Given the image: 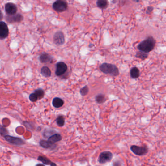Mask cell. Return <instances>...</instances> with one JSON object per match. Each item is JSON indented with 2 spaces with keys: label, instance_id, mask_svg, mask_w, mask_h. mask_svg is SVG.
Listing matches in <instances>:
<instances>
[{
  "label": "cell",
  "instance_id": "cell-16",
  "mask_svg": "<svg viewBox=\"0 0 166 166\" xmlns=\"http://www.w3.org/2000/svg\"><path fill=\"white\" fill-rule=\"evenodd\" d=\"M62 139V136L59 134H55L51 136H50L48 139V141L52 143H55L56 142H59Z\"/></svg>",
  "mask_w": 166,
  "mask_h": 166
},
{
  "label": "cell",
  "instance_id": "cell-27",
  "mask_svg": "<svg viewBox=\"0 0 166 166\" xmlns=\"http://www.w3.org/2000/svg\"><path fill=\"white\" fill-rule=\"evenodd\" d=\"M153 10H154V7L152 6H149L147 7V10H146V13L147 14H151Z\"/></svg>",
  "mask_w": 166,
  "mask_h": 166
},
{
  "label": "cell",
  "instance_id": "cell-23",
  "mask_svg": "<svg viewBox=\"0 0 166 166\" xmlns=\"http://www.w3.org/2000/svg\"><path fill=\"white\" fill-rule=\"evenodd\" d=\"M34 93L36 95L38 99H42L44 97V94H45L44 91L41 89L36 90L35 91Z\"/></svg>",
  "mask_w": 166,
  "mask_h": 166
},
{
  "label": "cell",
  "instance_id": "cell-11",
  "mask_svg": "<svg viewBox=\"0 0 166 166\" xmlns=\"http://www.w3.org/2000/svg\"><path fill=\"white\" fill-rule=\"evenodd\" d=\"M5 138L6 141L15 145H22L24 144L23 140L19 138H15L8 135H5Z\"/></svg>",
  "mask_w": 166,
  "mask_h": 166
},
{
  "label": "cell",
  "instance_id": "cell-9",
  "mask_svg": "<svg viewBox=\"0 0 166 166\" xmlns=\"http://www.w3.org/2000/svg\"><path fill=\"white\" fill-rule=\"evenodd\" d=\"M23 16L20 14H15L14 15H6V21L9 23H19L23 20Z\"/></svg>",
  "mask_w": 166,
  "mask_h": 166
},
{
  "label": "cell",
  "instance_id": "cell-4",
  "mask_svg": "<svg viewBox=\"0 0 166 166\" xmlns=\"http://www.w3.org/2000/svg\"><path fill=\"white\" fill-rule=\"evenodd\" d=\"M113 157V155L111 151H104L100 154L98 162L101 164H106L111 161Z\"/></svg>",
  "mask_w": 166,
  "mask_h": 166
},
{
  "label": "cell",
  "instance_id": "cell-14",
  "mask_svg": "<svg viewBox=\"0 0 166 166\" xmlns=\"http://www.w3.org/2000/svg\"><path fill=\"white\" fill-rule=\"evenodd\" d=\"M130 73L131 78H132V79H138L140 75L139 70L136 67H134L132 68L130 70Z\"/></svg>",
  "mask_w": 166,
  "mask_h": 166
},
{
  "label": "cell",
  "instance_id": "cell-19",
  "mask_svg": "<svg viewBox=\"0 0 166 166\" xmlns=\"http://www.w3.org/2000/svg\"><path fill=\"white\" fill-rule=\"evenodd\" d=\"M41 74L45 77H49L51 74V72L48 67L44 66L41 68Z\"/></svg>",
  "mask_w": 166,
  "mask_h": 166
},
{
  "label": "cell",
  "instance_id": "cell-1",
  "mask_svg": "<svg viewBox=\"0 0 166 166\" xmlns=\"http://www.w3.org/2000/svg\"><path fill=\"white\" fill-rule=\"evenodd\" d=\"M155 45V40L152 36H149L139 44L138 48L139 51L149 53L154 49Z\"/></svg>",
  "mask_w": 166,
  "mask_h": 166
},
{
  "label": "cell",
  "instance_id": "cell-28",
  "mask_svg": "<svg viewBox=\"0 0 166 166\" xmlns=\"http://www.w3.org/2000/svg\"><path fill=\"white\" fill-rule=\"evenodd\" d=\"M4 18V14L0 11V21H2Z\"/></svg>",
  "mask_w": 166,
  "mask_h": 166
},
{
  "label": "cell",
  "instance_id": "cell-24",
  "mask_svg": "<svg viewBox=\"0 0 166 166\" xmlns=\"http://www.w3.org/2000/svg\"><path fill=\"white\" fill-rule=\"evenodd\" d=\"M38 160L42 162L45 165H50L52 162L48 159L43 156H39Z\"/></svg>",
  "mask_w": 166,
  "mask_h": 166
},
{
  "label": "cell",
  "instance_id": "cell-18",
  "mask_svg": "<svg viewBox=\"0 0 166 166\" xmlns=\"http://www.w3.org/2000/svg\"><path fill=\"white\" fill-rule=\"evenodd\" d=\"M96 101L99 104H102L106 101L105 96L102 94H98L96 96Z\"/></svg>",
  "mask_w": 166,
  "mask_h": 166
},
{
  "label": "cell",
  "instance_id": "cell-10",
  "mask_svg": "<svg viewBox=\"0 0 166 166\" xmlns=\"http://www.w3.org/2000/svg\"><path fill=\"white\" fill-rule=\"evenodd\" d=\"M17 6L13 3L8 2L5 6V11L7 15H14L17 13Z\"/></svg>",
  "mask_w": 166,
  "mask_h": 166
},
{
  "label": "cell",
  "instance_id": "cell-22",
  "mask_svg": "<svg viewBox=\"0 0 166 166\" xmlns=\"http://www.w3.org/2000/svg\"><path fill=\"white\" fill-rule=\"evenodd\" d=\"M79 92H80V95H81L82 96H85L87 95L88 93V87L87 85H85V86H83L82 88L80 89Z\"/></svg>",
  "mask_w": 166,
  "mask_h": 166
},
{
  "label": "cell",
  "instance_id": "cell-26",
  "mask_svg": "<svg viewBox=\"0 0 166 166\" xmlns=\"http://www.w3.org/2000/svg\"><path fill=\"white\" fill-rule=\"evenodd\" d=\"M0 134L3 135H6L7 134V130L1 125H0Z\"/></svg>",
  "mask_w": 166,
  "mask_h": 166
},
{
  "label": "cell",
  "instance_id": "cell-12",
  "mask_svg": "<svg viewBox=\"0 0 166 166\" xmlns=\"http://www.w3.org/2000/svg\"><path fill=\"white\" fill-rule=\"evenodd\" d=\"M39 60L42 63H48L51 62L53 60V57L47 53H43L39 57Z\"/></svg>",
  "mask_w": 166,
  "mask_h": 166
},
{
  "label": "cell",
  "instance_id": "cell-6",
  "mask_svg": "<svg viewBox=\"0 0 166 166\" xmlns=\"http://www.w3.org/2000/svg\"><path fill=\"white\" fill-rule=\"evenodd\" d=\"M56 69L55 71V74L57 76H61L63 75L67 71V66L66 64L63 62H58L56 66Z\"/></svg>",
  "mask_w": 166,
  "mask_h": 166
},
{
  "label": "cell",
  "instance_id": "cell-3",
  "mask_svg": "<svg viewBox=\"0 0 166 166\" xmlns=\"http://www.w3.org/2000/svg\"><path fill=\"white\" fill-rule=\"evenodd\" d=\"M53 9L58 12H62L66 11L68 8V3L66 0H57L52 6Z\"/></svg>",
  "mask_w": 166,
  "mask_h": 166
},
{
  "label": "cell",
  "instance_id": "cell-25",
  "mask_svg": "<svg viewBox=\"0 0 166 166\" xmlns=\"http://www.w3.org/2000/svg\"><path fill=\"white\" fill-rule=\"evenodd\" d=\"M29 98V100L32 102H35L38 99V97H37V96L35 93H32V94H30Z\"/></svg>",
  "mask_w": 166,
  "mask_h": 166
},
{
  "label": "cell",
  "instance_id": "cell-15",
  "mask_svg": "<svg viewBox=\"0 0 166 166\" xmlns=\"http://www.w3.org/2000/svg\"><path fill=\"white\" fill-rule=\"evenodd\" d=\"M52 104L55 108H60L64 104V101L60 97H55L53 99Z\"/></svg>",
  "mask_w": 166,
  "mask_h": 166
},
{
  "label": "cell",
  "instance_id": "cell-20",
  "mask_svg": "<svg viewBox=\"0 0 166 166\" xmlns=\"http://www.w3.org/2000/svg\"><path fill=\"white\" fill-rule=\"evenodd\" d=\"M135 57L136 58H140L141 60H144L148 57V53L140 51L136 53Z\"/></svg>",
  "mask_w": 166,
  "mask_h": 166
},
{
  "label": "cell",
  "instance_id": "cell-5",
  "mask_svg": "<svg viewBox=\"0 0 166 166\" xmlns=\"http://www.w3.org/2000/svg\"><path fill=\"white\" fill-rule=\"evenodd\" d=\"M131 151L136 155L142 156L147 154L148 152V148L147 146H138L136 145L131 146Z\"/></svg>",
  "mask_w": 166,
  "mask_h": 166
},
{
  "label": "cell",
  "instance_id": "cell-13",
  "mask_svg": "<svg viewBox=\"0 0 166 166\" xmlns=\"http://www.w3.org/2000/svg\"><path fill=\"white\" fill-rule=\"evenodd\" d=\"M40 144L41 147L45 149H54L56 147V145L55 143H52L49 141L46 140H41L40 142Z\"/></svg>",
  "mask_w": 166,
  "mask_h": 166
},
{
  "label": "cell",
  "instance_id": "cell-21",
  "mask_svg": "<svg viewBox=\"0 0 166 166\" xmlns=\"http://www.w3.org/2000/svg\"><path fill=\"white\" fill-rule=\"evenodd\" d=\"M57 124L59 127H63L65 124V119L63 116H60L57 117L56 119Z\"/></svg>",
  "mask_w": 166,
  "mask_h": 166
},
{
  "label": "cell",
  "instance_id": "cell-17",
  "mask_svg": "<svg viewBox=\"0 0 166 166\" xmlns=\"http://www.w3.org/2000/svg\"><path fill=\"white\" fill-rule=\"evenodd\" d=\"M96 5L97 7L101 9H105L108 7V0H97Z\"/></svg>",
  "mask_w": 166,
  "mask_h": 166
},
{
  "label": "cell",
  "instance_id": "cell-8",
  "mask_svg": "<svg viewBox=\"0 0 166 166\" xmlns=\"http://www.w3.org/2000/svg\"><path fill=\"white\" fill-rule=\"evenodd\" d=\"M9 29L7 24L4 22L0 21V40H4L8 37Z\"/></svg>",
  "mask_w": 166,
  "mask_h": 166
},
{
  "label": "cell",
  "instance_id": "cell-7",
  "mask_svg": "<svg viewBox=\"0 0 166 166\" xmlns=\"http://www.w3.org/2000/svg\"><path fill=\"white\" fill-rule=\"evenodd\" d=\"M53 41L57 45H62L65 43L64 34L62 31H58L54 34Z\"/></svg>",
  "mask_w": 166,
  "mask_h": 166
},
{
  "label": "cell",
  "instance_id": "cell-29",
  "mask_svg": "<svg viewBox=\"0 0 166 166\" xmlns=\"http://www.w3.org/2000/svg\"><path fill=\"white\" fill-rule=\"evenodd\" d=\"M133 2H138L140 0H132Z\"/></svg>",
  "mask_w": 166,
  "mask_h": 166
},
{
  "label": "cell",
  "instance_id": "cell-2",
  "mask_svg": "<svg viewBox=\"0 0 166 166\" xmlns=\"http://www.w3.org/2000/svg\"><path fill=\"white\" fill-rule=\"evenodd\" d=\"M99 68L102 73L105 74H109L110 76L117 77L119 74L118 68L114 64L103 63L100 66Z\"/></svg>",
  "mask_w": 166,
  "mask_h": 166
}]
</instances>
